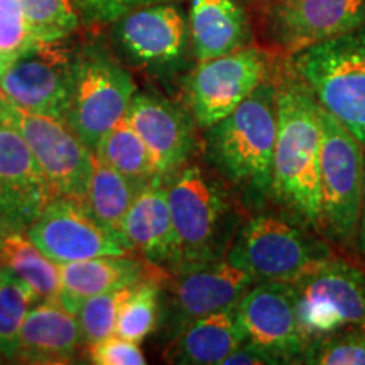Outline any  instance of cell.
Instances as JSON below:
<instances>
[{
	"label": "cell",
	"mask_w": 365,
	"mask_h": 365,
	"mask_svg": "<svg viewBox=\"0 0 365 365\" xmlns=\"http://www.w3.org/2000/svg\"><path fill=\"white\" fill-rule=\"evenodd\" d=\"M2 362H4V359H2V357H0V364H2Z\"/></svg>",
	"instance_id": "f35d334b"
},
{
	"label": "cell",
	"mask_w": 365,
	"mask_h": 365,
	"mask_svg": "<svg viewBox=\"0 0 365 365\" xmlns=\"http://www.w3.org/2000/svg\"><path fill=\"white\" fill-rule=\"evenodd\" d=\"M365 26V0H269L261 33L269 51L289 58Z\"/></svg>",
	"instance_id": "4fadbf2b"
},
{
	"label": "cell",
	"mask_w": 365,
	"mask_h": 365,
	"mask_svg": "<svg viewBox=\"0 0 365 365\" xmlns=\"http://www.w3.org/2000/svg\"><path fill=\"white\" fill-rule=\"evenodd\" d=\"M239 344L235 307H228L186 325L173 336L164 355L171 364L215 365L223 364Z\"/></svg>",
	"instance_id": "603a6c76"
},
{
	"label": "cell",
	"mask_w": 365,
	"mask_h": 365,
	"mask_svg": "<svg viewBox=\"0 0 365 365\" xmlns=\"http://www.w3.org/2000/svg\"><path fill=\"white\" fill-rule=\"evenodd\" d=\"M277 130L272 163V208L319 235V105L281 58L276 73Z\"/></svg>",
	"instance_id": "6da1fadb"
},
{
	"label": "cell",
	"mask_w": 365,
	"mask_h": 365,
	"mask_svg": "<svg viewBox=\"0 0 365 365\" xmlns=\"http://www.w3.org/2000/svg\"><path fill=\"white\" fill-rule=\"evenodd\" d=\"M303 364L365 365V327H350L313 340Z\"/></svg>",
	"instance_id": "4dcf8cb0"
},
{
	"label": "cell",
	"mask_w": 365,
	"mask_h": 365,
	"mask_svg": "<svg viewBox=\"0 0 365 365\" xmlns=\"http://www.w3.org/2000/svg\"><path fill=\"white\" fill-rule=\"evenodd\" d=\"M137 86L118 59L97 41L75 53V78L65 124L93 150L127 115Z\"/></svg>",
	"instance_id": "52a82bcc"
},
{
	"label": "cell",
	"mask_w": 365,
	"mask_h": 365,
	"mask_svg": "<svg viewBox=\"0 0 365 365\" xmlns=\"http://www.w3.org/2000/svg\"><path fill=\"white\" fill-rule=\"evenodd\" d=\"M26 235L58 266L100 255L135 254L129 240L105 227L85 200L56 196L27 227Z\"/></svg>",
	"instance_id": "5bb4252c"
},
{
	"label": "cell",
	"mask_w": 365,
	"mask_h": 365,
	"mask_svg": "<svg viewBox=\"0 0 365 365\" xmlns=\"http://www.w3.org/2000/svg\"><path fill=\"white\" fill-rule=\"evenodd\" d=\"M166 2H181V0H75V6L83 24L103 26L112 24L135 9Z\"/></svg>",
	"instance_id": "d6a6232c"
},
{
	"label": "cell",
	"mask_w": 365,
	"mask_h": 365,
	"mask_svg": "<svg viewBox=\"0 0 365 365\" xmlns=\"http://www.w3.org/2000/svg\"><path fill=\"white\" fill-rule=\"evenodd\" d=\"M279 54L249 44L234 53L198 61L182 80L186 107L200 130L235 110L264 81L272 78Z\"/></svg>",
	"instance_id": "ba28073f"
},
{
	"label": "cell",
	"mask_w": 365,
	"mask_h": 365,
	"mask_svg": "<svg viewBox=\"0 0 365 365\" xmlns=\"http://www.w3.org/2000/svg\"><path fill=\"white\" fill-rule=\"evenodd\" d=\"M319 125V237L336 254L355 262L365 182V148L322 107Z\"/></svg>",
	"instance_id": "277c9868"
},
{
	"label": "cell",
	"mask_w": 365,
	"mask_h": 365,
	"mask_svg": "<svg viewBox=\"0 0 365 365\" xmlns=\"http://www.w3.org/2000/svg\"><path fill=\"white\" fill-rule=\"evenodd\" d=\"M276 73L234 112L205 129L203 149L210 166L234 190L247 213L272 207V163L277 130Z\"/></svg>",
	"instance_id": "7a4b0ae2"
},
{
	"label": "cell",
	"mask_w": 365,
	"mask_h": 365,
	"mask_svg": "<svg viewBox=\"0 0 365 365\" xmlns=\"http://www.w3.org/2000/svg\"><path fill=\"white\" fill-rule=\"evenodd\" d=\"M95 158L135 181L148 182L158 176L148 145L130 125L127 115L100 140Z\"/></svg>",
	"instance_id": "484cf974"
},
{
	"label": "cell",
	"mask_w": 365,
	"mask_h": 365,
	"mask_svg": "<svg viewBox=\"0 0 365 365\" xmlns=\"http://www.w3.org/2000/svg\"><path fill=\"white\" fill-rule=\"evenodd\" d=\"M293 286L299 319L312 341L365 327V271L350 259L335 254Z\"/></svg>",
	"instance_id": "8fae6325"
},
{
	"label": "cell",
	"mask_w": 365,
	"mask_h": 365,
	"mask_svg": "<svg viewBox=\"0 0 365 365\" xmlns=\"http://www.w3.org/2000/svg\"><path fill=\"white\" fill-rule=\"evenodd\" d=\"M16 230H17V228L14 227L12 223L2 215V212H0V245H2L4 239H6V237L11 234V232H16ZM17 232H19V230H17Z\"/></svg>",
	"instance_id": "8d00e7d4"
},
{
	"label": "cell",
	"mask_w": 365,
	"mask_h": 365,
	"mask_svg": "<svg viewBox=\"0 0 365 365\" xmlns=\"http://www.w3.org/2000/svg\"><path fill=\"white\" fill-rule=\"evenodd\" d=\"M127 118L148 145L158 176L166 182L198 153L200 127L186 105L154 91H135Z\"/></svg>",
	"instance_id": "2e32d148"
},
{
	"label": "cell",
	"mask_w": 365,
	"mask_h": 365,
	"mask_svg": "<svg viewBox=\"0 0 365 365\" xmlns=\"http://www.w3.org/2000/svg\"><path fill=\"white\" fill-rule=\"evenodd\" d=\"M36 303L33 289L11 269L0 266V357L4 360H17L22 323Z\"/></svg>",
	"instance_id": "4316f807"
},
{
	"label": "cell",
	"mask_w": 365,
	"mask_h": 365,
	"mask_svg": "<svg viewBox=\"0 0 365 365\" xmlns=\"http://www.w3.org/2000/svg\"><path fill=\"white\" fill-rule=\"evenodd\" d=\"M168 281L163 318L171 339L195 319L235 307L257 282L227 259L196 271L168 276Z\"/></svg>",
	"instance_id": "e0dca14e"
},
{
	"label": "cell",
	"mask_w": 365,
	"mask_h": 365,
	"mask_svg": "<svg viewBox=\"0 0 365 365\" xmlns=\"http://www.w3.org/2000/svg\"><path fill=\"white\" fill-rule=\"evenodd\" d=\"M272 365V360L252 346L239 344L227 355L222 365Z\"/></svg>",
	"instance_id": "e575fe53"
},
{
	"label": "cell",
	"mask_w": 365,
	"mask_h": 365,
	"mask_svg": "<svg viewBox=\"0 0 365 365\" xmlns=\"http://www.w3.org/2000/svg\"><path fill=\"white\" fill-rule=\"evenodd\" d=\"M86 354L95 365H144L145 360L139 344L125 340L118 335L100 340L86 346Z\"/></svg>",
	"instance_id": "836d02e7"
},
{
	"label": "cell",
	"mask_w": 365,
	"mask_h": 365,
	"mask_svg": "<svg viewBox=\"0 0 365 365\" xmlns=\"http://www.w3.org/2000/svg\"><path fill=\"white\" fill-rule=\"evenodd\" d=\"M168 200L180 245L178 274L225 261L249 215L234 190L215 171L191 163L168 182Z\"/></svg>",
	"instance_id": "3957f363"
},
{
	"label": "cell",
	"mask_w": 365,
	"mask_h": 365,
	"mask_svg": "<svg viewBox=\"0 0 365 365\" xmlns=\"http://www.w3.org/2000/svg\"><path fill=\"white\" fill-rule=\"evenodd\" d=\"M34 43L21 0H0V75Z\"/></svg>",
	"instance_id": "1f68e13d"
},
{
	"label": "cell",
	"mask_w": 365,
	"mask_h": 365,
	"mask_svg": "<svg viewBox=\"0 0 365 365\" xmlns=\"http://www.w3.org/2000/svg\"><path fill=\"white\" fill-rule=\"evenodd\" d=\"M0 266L17 274L33 289L38 303H58L61 284L59 266L36 247L26 232H11L4 239L0 245Z\"/></svg>",
	"instance_id": "d4e9b609"
},
{
	"label": "cell",
	"mask_w": 365,
	"mask_h": 365,
	"mask_svg": "<svg viewBox=\"0 0 365 365\" xmlns=\"http://www.w3.org/2000/svg\"><path fill=\"white\" fill-rule=\"evenodd\" d=\"M255 4H259V6H261V4H266V2H269V0H254Z\"/></svg>",
	"instance_id": "74e56055"
},
{
	"label": "cell",
	"mask_w": 365,
	"mask_h": 365,
	"mask_svg": "<svg viewBox=\"0 0 365 365\" xmlns=\"http://www.w3.org/2000/svg\"><path fill=\"white\" fill-rule=\"evenodd\" d=\"M29 33L36 41L66 39L81 24L75 0H21Z\"/></svg>",
	"instance_id": "f1b7e54d"
},
{
	"label": "cell",
	"mask_w": 365,
	"mask_h": 365,
	"mask_svg": "<svg viewBox=\"0 0 365 365\" xmlns=\"http://www.w3.org/2000/svg\"><path fill=\"white\" fill-rule=\"evenodd\" d=\"M286 59L319 107L365 148V26Z\"/></svg>",
	"instance_id": "8992f818"
},
{
	"label": "cell",
	"mask_w": 365,
	"mask_h": 365,
	"mask_svg": "<svg viewBox=\"0 0 365 365\" xmlns=\"http://www.w3.org/2000/svg\"><path fill=\"white\" fill-rule=\"evenodd\" d=\"M112 39L124 63L164 78L186 66L190 26L176 2L154 4L112 22Z\"/></svg>",
	"instance_id": "7c38bea8"
},
{
	"label": "cell",
	"mask_w": 365,
	"mask_h": 365,
	"mask_svg": "<svg viewBox=\"0 0 365 365\" xmlns=\"http://www.w3.org/2000/svg\"><path fill=\"white\" fill-rule=\"evenodd\" d=\"M240 344L252 346L272 365L303 364L312 339L298 314L291 282L259 281L235 304Z\"/></svg>",
	"instance_id": "9c48e42d"
},
{
	"label": "cell",
	"mask_w": 365,
	"mask_h": 365,
	"mask_svg": "<svg viewBox=\"0 0 365 365\" xmlns=\"http://www.w3.org/2000/svg\"><path fill=\"white\" fill-rule=\"evenodd\" d=\"M124 234L145 262L168 276L178 274L180 245L168 200V182L159 176L137 195L124 220Z\"/></svg>",
	"instance_id": "d6986e66"
},
{
	"label": "cell",
	"mask_w": 365,
	"mask_h": 365,
	"mask_svg": "<svg viewBox=\"0 0 365 365\" xmlns=\"http://www.w3.org/2000/svg\"><path fill=\"white\" fill-rule=\"evenodd\" d=\"M191 53L205 61L252 44L249 14L237 0H191Z\"/></svg>",
	"instance_id": "7402d4cb"
},
{
	"label": "cell",
	"mask_w": 365,
	"mask_h": 365,
	"mask_svg": "<svg viewBox=\"0 0 365 365\" xmlns=\"http://www.w3.org/2000/svg\"><path fill=\"white\" fill-rule=\"evenodd\" d=\"M0 124L12 127L26 140L54 195L85 198L93 173L95 153L65 122L27 112L0 93Z\"/></svg>",
	"instance_id": "30bf717a"
},
{
	"label": "cell",
	"mask_w": 365,
	"mask_h": 365,
	"mask_svg": "<svg viewBox=\"0 0 365 365\" xmlns=\"http://www.w3.org/2000/svg\"><path fill=\"white\" fill-rule=\"evenodd\" d=\"M163 281L166 277H149L132 286L118 309L115 335L140 344L156 330L161 314Z\"/></svg>",
	"instance_id": "83f0119b"
},
{
	"label": "cell",
	"mask_w": 365,
	"mask_h": 365,
	"mask_svg": "<svg viewBox=\"0 0 365 365\" xmlns=\"http://www.w3.org/2000/svg\"><path fill=\"white\" fill-rule=\"evenodd\" d=\"M56 198L43 168L26 140L0 124V212L19 232H26Z\"/></svg>",
	"instance_id": "ac0fdd59"
},
{
	"label": "cell",
	"mask_w": 365,
	"mask_h": 365,
	"mask_svg": "<svg viewBox=\"0 0 365 365\" xmlns=\"http://www.w3.org/2000/svg\"><path fill=\"white\" fill-rule=\"evenodd\" d=\"M355 264L365 271V182H364V198H362V212H360V223L357 234V249H355Z\"/></svg>",
	"instance_id": "d590c367"
},
{
	"label": "cell",
	"mask_w": 365,
	"mask_h": 365,
	"mask_svg": "<svg viewBox=\"0 0 365 365\" xmlns=\"http://www.w3.org/2000/svg\"><path fill=\"white\" fill-rule=\"evenodd\" d=\"M130 289L132 286L118 287V289L107 291V293L90 296L88 299L83 301L76 313V318L80 322L85 346L115 335L118 309Z\"/></svg>",
	"instance_id": "f546056e"
},
{
	"label": "cell",
	"mask_w": 365,
	"mask_h": 365,
	"mask_svg": "<svg viewBox=\"0 0 365 365\" xmlns=\"http://www.w3.org/2000/svg\"><path fill=\"white\" fill-rule=\"evenodd\" d=\"M148 182L135 181L132 178L120 175L113 168L107 166L95 158L88 191H86L83 200L88 205L91 213L105 227H108L127 240L124 234V220L137 195Z\"/></svg>",
	"instance_id": "cb8c5ba5"
},
{
	"label": "cell",
	"mask_w": 365,
	"mask_h": 365,
	"mask_svg": "<svg viewBox=\"0 0 365 365\" xmlns=\"http://www.w3.org/2000/svg\"><path fill=\"white\" fill-rule=\"evenodd\" d=\"M271 208L245 217L227 254L228 262L257 282L293 284L336 254L322 237Z\"/></svg>",
	"instance_id": "5b68a950"
},
{
	"label": "cell",
	"mask_w": 365,
	"mask_h": 365,
	"mask_svg": "<svg viewBox=\"0 0 365 365\" xmlns=\"http://www.w3.org/2000/svg\"><path fill=\"white\" fill-rule=\"evenodd\" d=\"M83 345L76 314L58 303H38L27 312L21 328L19 355L24 364H71Z\"/></svg>",
	"instance_id": "44dd1931"
},
{
	"label": "cell",
	"mask_w": 365,
	"mask_h": 365,
	"mask_svg": "<svg viewBox=\"0 0 365 365\" xmlns=\"http://www.w3.org/2000/svg\"><path fill=\"white\" fill-rule=\"evenodd\" d=\"M75 53L65 39L36 41L0 75V93L27 112L63 122L75 78Z\"/></svg>",
	"instance_id": "9a60e30c"
},
{
	"label": "cell",
	"mask_w": 365,
	"mask_h": 365,
	"mask_svg": "<svg viewBox=\"0 0 365 365\" xmlns=\"http://www.w3.org/2000/svg\"><path fill=\"white\" fill-rule=\"evenodd\" d=\"M58 304L73 314L90 296L129 287L149 277H168V274L153 267L139 255H100V257L75 261L59 266Z\"/></svg>",
	"instance_id": "ffe728a7"
}]
</instances>
